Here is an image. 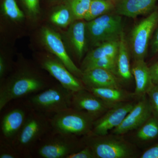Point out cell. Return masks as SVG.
I'll use <instances>...</instances> for the list:
<instances>
[{
    "instance_id": "obj_1",
    "label": "cell",
    "mask_w": 158,
    "mask_h": 158,
    "mask_svg": "<svg viewBox=\"0 0 158 158\" xmlns=\"http://www.w3.org/2000/svg\"><path fill=\"white\" fill-rule=\"evenodd\" d=\"M36 62L19 59L11 72L0 81V111L8 104L45 90L54 83Z\"/></svg>"
},
{
    "instance_id": "obj_2",
    "label": "cell",
    "mask_w": 158,
    "mask_h": 158,
    "mask_svg": "<svg viewBox=\"0 0 158 158\" xmlns=\"http://www.w3.org/2000/svg\"><path fill=\"white\" fill-rule=\"evenodd\" d=\"M51 115L33 110L11 142L21 158H32L37 143L52 130Z\"/></svg>"
},
{
    "instance_id": "obj_3",
    "label": "cell",
    "mask_w": 158,
    "mask_h": 158,
    "mask_svg": "<svg viewBox=\"0 0 158 158\" xmlns=\"http://www.w3.org/2000/svg\"><path fill=\"white\" fill-rule=\"evenodd\" d=\"M51 130L33 151L32 158H67L85 146L83 138Z\"/></svg>"
},
{
    "instance_id": "obj_4",
    "label": "cell",
    "mask_w": 158,
    "mask_h": 158,
    "mask_svg": "<svg viewBox=\"0 0 158 158\" xmlns=\"http://www.w3.org/2000/svg\"><path fill=\"white\" fill-rule=\"evenodd\" d=\"M73 93L58 83L26 99L33 110L52 116L71 107Z\"/></svg>"
},
{
    "instance_id": "obj_5",
    "label": "cell",
    "mask_w": 158,
    "mask_h": 158,
    "mask_svg": "<svg viewBox=\"0 0 158 158\" xmlns=\"http://www.w3.org/2000/svg\"><path fill=\"white\" fill-rule=\"evenodd\" d=\"M96 119L86 111L68 108L51 116L52 131L84 137L91 134Z\"/></svg>"
},
{
    "instance_id": "obj_6",
    "label": "cell",
    "mask_w": 158,
    "mask_h": 158,
    "mask_svg": "<svg viewBox=\"0 0 158 158\" xmlns=\"http://www.w3.org/2000/svg\"><path fill=\"white\" fill-rule=\"evenodd\" d=\"M88 44L94 47L104 42L119 40L123 31L121 15L110 12L86 22Z\"/></svg>"
},
{
    "instance_id": "obj_7",
    "label": "cell",
    "mask_w": 158,
    "mask_h": 158,
    "mask_svg": "<svg viewBox=\"0 0 158 158\" xmlns=\"http://www.w3.org/2000/svg\"><path fill=\"white\" fill-rule=\"evenodd\" d=\"M85 145L93 151L96 158H130L135 156L133 145L120 135H94L83 137Z\"/></svg>"
},
{
    "instance_id": "obj_8",
    "label": "cell",
    "mask_w": 158,
    "mask_h": 158,
    "mask_svg": "<svg viewBox=\"0 0 158 158\" xmlns=\"http://www.w3.org/2000/svg\"><path fill=\"white\" fill-rule=\"evenodd\" d=\"M158 23V11H154L141 20L130 32L127 39L134 60H144L151 38Z\"/></svg>"
},
{
    "instance_id": "obj_9",
    "label": "cell",
    "mask_w": 158,
    "mask_h": 158,
    "mask_svg": "<svg viewBox=\"0 0 158 158\" xmlns=\"http://www.w3.org/2000/svg\"><path fill=\"white\" fill-rule=\"evenodd\" d=\"M6 107L1 117L0 137L11 142L21 129L32 109L26 98L15 100Z\"/></svg>"
},
{
    "instance_id": "obj_10",
    "label": "cell",
    "mask_w": 158,
    "mask_h": 158,
    "mask_svg": "<svg viewBox=\"0 0 158 158\" xmlns=\"http://www.w3.org/2000/svg\"><path fill=\"white\" fill-rule=\"evenodd\" d=\"M35 62L43 70L48 72L51 76L63 87L75 92L85 89L81 79L77 77L69 70L65 64L56 57L50 53L37 54Z\"/></svg>"
},
{
    "instance_id": "obj_11",
    "label": "cell",
    "mask_w": 158,
    "mask_h": 158,
    "mask_svg": "<svg viewBox=\"0 0 158 158\" xmlns=\"http://www.w3.org/2000/svg\"><path fill=\"white\" fill-rule=\"evenodd\" d=\"M40 39L43 45L48 52L61 60L74 75L81 79L83 71L71 58L60 34L50 27L44 26L40 30Z\"/></svg>"
},
{
    "instance_id": "obj_12",
    "label": "cell",
    "mask_w": 158,
    "mask_h": 158,
    "mask_svg": "<svg viewBox=\"0 0 158 158\" xmlns=\"http://www.w3.org/2000/svg\"><path fill=\"white\" fill-rule=\"evenodd\" d=\"M136 103L125 102L113 106L94 121L90 135H105L109 131L118 127L127 116Z\"/></svg>"
},
{
    "instance_id": "obj_13",
    "label": "cell",
    "mask_w": 158,
    "mask_h": 158,
    "mask_svg": "<svg viewBox=\"0 0 158 158\" xmlns=\"http://www.w3.org/2000/svg\"><path fill=\"white\" fill-rule=\"evenodd\" d=\"M151 107L146 94L141 97L123 121L118 127L112 130L115 135H122L139 128L152 116Z\"/></svg>"
},
{
    "instance_id": "obj_14",
    "label": "cell",
    "mask_w": 158,
    "mask_h": 158,
    "mask_svg": "<svg viewBox=\"0 0 158 158\" xmlns=\"http://www.w3.org/2000/svg\"><path fill=\"white\" fill-rule=\"evenodd\" d=\"M86 24L85 20H76L67 27L63 38L65 45L79 61L85 56L88 47Z\"/></svg>"
},
{
    "instance_id": "obj_15",
    "label": "cell",
    "mask_w": 158,
    "mask_h": 158,
    "mask_svg": "<svg viewBox=\"0 0 158 158\" xmlns=\"http://www.w3.org/2000/svg\"><path fill=\"white\" fill-rule=\"evenodd\" d=\"M112 107L86 88L73 93L71 107L86 111L97 119Z\"/></svg>"
},
{
    "instance_id": "obj_16",
    "label": "cell",
    "mask_w": 158,
    "mask_h": 158,
    "mask_svg": "<svg viewBox=\"0 0 158 158\" xmlns=\"http://www.w3.org/2000/svg\"><path fill=\"white\" fill-rule=\"evenodd\" d=\"M81 80L85 88H122V83L118 77L103 69H86L83 71Z\"/></svg>"
},
{
    "instance_id": "obj_17",
    "label": "cell",
    "mask_w": 158,
    "mask_h": 158,
    "mask_svg": "<svg viewBox=\"0 0 158 158\" xmlns=\"http://www.w3.org/2000/svg\"><path fill=\"white\" fill-rule=\"evenodd\" d=\"M157 0H116L115 11L120 15L135 18L150 13Z\"/></svg>"
},
{
    "instance_id": "obj_18",
    "label": "cell",
    "mask_w": 158,
    "mask_h": 158,
    "mask_svg": "<svg viewBox=\"0 0 158 158\" xmlns=\"http://www.w3.org/2000/svg\"><path fill=\"white\" fill-rule=\"evenodd\" d=\"M131 72L135 81L136 88L134 92L136 97H142L147 94L153 86L149 67L144 60L134 61Z\"/></svg>"
},
{
    "instance_id": "obj_19",
    "label": "cell",
    "mask_w": 158,
    "mask_h": 158,
    "mask_svg": "<svg viewBox=\"0 0 158 158\" xmlns=\"http://www.w3.org/2000/svg\"><path fill=\"white\" fill-rule=\"evenodd\" d=\"M131 53L124 32L119 39V49L116 59V75L122 83H128L132 78L130 64Z\"/></svg>"
},
{
    "instance_id": "obj_20",
    "label": "cell",
    "mask_w": 158,
    "mask_h": 158,
    "mask_svg": "<svg viewBox=\"0 0 158 158\" xmlns=\"http://www.w3.org/2000/svg\"><path fill=\"white\" fill-rule=\"evenodd\" d=\"M86 88L111 106L121 103L129 102L130 100L136 97L134 93H130L122 88Z\"/></svg>"
},
{
    "instance_id": "obj_21",
    "label": "cell",
    "mask_w": 158,
    "mask_h": 158,
    "mask_svg": "<svg viewBox=\"0 0 158 158\" xmlns=\"http://www.w3.org/2000/svg\"><path fill=\"white\" fill-rule=\"evenodd\" d=\"M119 45V40L107 41L95 47L88 52L83 59L81 69L88 63L101 58L108 57L116 59Z\"/></svg>"
},
{
    "instance_id": "obj_22",
    "label": "cell",
    "mask_w": 158,
    "mask_h": 158,
    "mask_svg": "<svg viewBox=\"0 0 158 158\" xmlns=\"http://www.w3.org/2000/svg\"><path fill=\"white\" fill-rule=\"evenodd\" d=\"M49 20L54 25L65 28L68 27L76 19L70 6L65 1L52 9L49 15Z\"/></svg>"
},
{
    "instance_id": "obj_23",
    "label": "cell",
    "mask_w": 158,
    "mask_h": 158,
    "mask_svg": "<svg viewBox=\"0 0 158 158\" xmlns=\"http://www.w3.org/2000/svg\"><path fill=\"white\" fill-rule=\"evenodd\" d=\"M115 2L108 0H91L90 9L85 16L86 22L89 21L103 15L115 11Z\"/></svg>"
},
{
    "instance_id": "obj_24",
    "label": "cell",
    "mask_w": 158,
    "mask_h": 158,
    "mask_svg": "<svg viewBox=\"0 0 158 158\" xmlns=\"http://www.w3.org/2000/svg\"><path fill=\"white\" fill-rule=\"evenodd\" d=\"M1 12L6 19L15 23L22 22L26 16L24 12L20 9L16 0H2Z\"/></svg>"
},
{
    "instance_id": "obj_25",
    "label": "cell",
    "mask_w": 158,
    "mask_h": 158,
    "mask_svg": "<svg viewBox=\"0 0 158 158\" xmlns=\"http://www.w3.org/2000/svg\"><path fill=\"white\" fill-rule=\"evenodd\" d=\"M158 136V119L152 116L138 128L136 138L139 141L153 140Z\"/></svg>"
},
{
    "instance_id": "obj_26",
    "label": "cell",
    "mask_w": 158,
    "mask_h": 158,
    "mask_svg": "<svg viewBox=\"0 0 158 158\" xmlns=\"http://www.w3.org/2000/svg\"><path fill=\"white\" fill-rule=\"evenodd\" d=\"M76 20L84 19L90 9L91 0H65Z\"/></svg>"
},
{
    "instance_id": "obj_27",
    "label": "cell",
    "mask_w": 158,
    "mask_h": 158,
    "mask_svg": "<svg viewBox=\"0 0 158 158\" xmlns=\"http://www.w3.org/2000/svg\"><path fill=\"white\" fill-rule=\"evenodd\" d=\"M93 68H101L107 69L116 75V59L110 57H104L97 59L88 63L81 69L82 71Z\"/></svg>"
},
{
    "instance_id": "obj_28",
    "label": "cell",
    "mask_w": 158,
    "mask_h": 158,
    "mask_svg": "<svg viewBox=\"0 0 158 158\" xmlns=\"http://www.w3.org/2000/svg\"><path fill=\"white\" fill-rule=\"evenodd\" d=\"M26 16L32 21L37 20L40 15V0H19Z\"/></svg>"
},
{
    "instance_id": "obj_29",
    "label": "cell",
    "mask_w": 158,
    "mask_h": 158,
    "mask_svg": "<svg viewBox=\"0 0 158 158\" xmlns=\"http://www.w3.org/2000/svg\"><path fill=\"white\" fill-rule=\"evenodd\" d=\"M0 158H21L12 143L0 137Z\"/></svg>"
},
{
    "instance_id": "obj_30",
    "label": "cell",
    "mask_w": 158,
    "mask_h": 158,
    "mask_svg": "<svg viewBox=\"0 0 158 158\" xmlns=\"http://www.w3.org/2000/svg\"><path fill=\"white\" fill-rule=\"evenodd\" d=\"M146 94L148 96L153 116L158 119V85H154Z\"/></svg>"
},
{
    "instance_id": "obj_31",
    "label": "cell",
    "mask_w": 158,
    "mask_h": 158,
    "mask_svg": "<svg viewBox=\"0 0 158 158\" xmlns=\"http://www.w3.org/2000/svg\"><path fill=\"white\" fill-rule=\"evenodd\" d=\"M67 158H96L94 153L90 147L85 145L81 149L71 154Z\"/></svg>"
},
{
    "instance_id": "obj_32",
    "label": "cell",
    "mask_w": 158,
    "mask_h": 158,
    "mask_svg": "<svg viewBox=\"0 0 158 158\" xmlns=\"http://www.w3.org/2000/svg\"><path fill=\"white\" fill-rule=\"evenodd\" d=\"M141 158H158V144L146 150L142 153Z\"/></svg>"
},
{
    "instance_id": "obj_33",
    "label": "cell",
    "mask_w": 158,
    "mask_h": 158,
    "mask_svg": "<svg viewBox=\"0 0 158 158\" xmlns=\"http://www.w3.org/2000/svg\"><path fill=\"white\" fill-rule=\"evenodd\" d=\"M149 69L153 83L155 85H158V61L154 63L149 67Z\"/></svg>"
},
{
    "instance_id": "obj_34",
    "label": "cell",
    "mask_w": 158,
    "mask_h": 158,
    "mask_svg": "<svg viewBox=\"0 0 158 158\" xmlns=\"http://www.w3.org/2000/svg\"><path fill=\"white\" fill-rule=\"evenodd\" d=\"M151 48L154 53L158 52V28L152 40Z\"/></svg>"
},
{
    "instance_id": "obj_35",
    "label": "cell",
    "mask_w": 158,
    "mask_h": 158,
    "mask_svg": "<svg viewBox=\"0 0 158 158\" xmlns=\"http://www.w3.org/2000/svg\"><path fill=\"white\" fill-rule=\"evenodd\" d=\"M51 2H58V1H60V0H49Z\"/></svg>"
},
{
    "instance_id": "obj_36",
    "label": "cell",
    "mask_w": 158,
    "mask_h": 158,
    "mask_svg": "<svg viewBox=\"0 0 158 158\" xmlns=\"http://www.w3.org/2000/svg\"><path fill=\"white\" fill-rule=\"evenodd\" d=\"M108 1H113V2H115L116 0H108Z\"/></svg>"
}]
</instances>
